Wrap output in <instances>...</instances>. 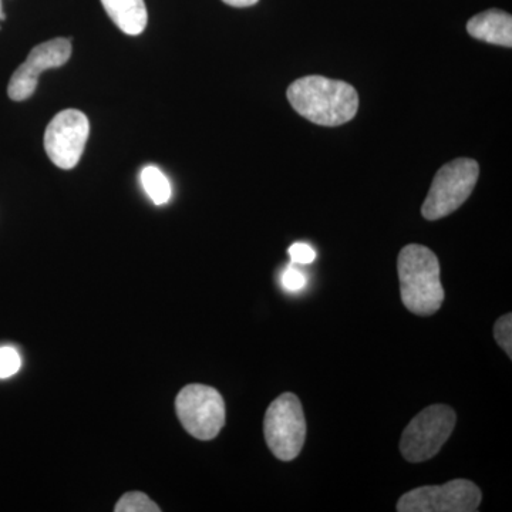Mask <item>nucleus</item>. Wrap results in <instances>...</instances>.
<instances>
[{
  "label": "nucleus",
  "mask_w": 512,
  "mask_h": 512,
  "mask_svg": "<svg viewBox=\"0 0 512 512\" xmlns=\"http://www.w3.org/2000/svg\"><path fill=\"white\" fill-rule=\"evenodd\" d=\"M178 419L195 439H215L225 424V403L218 390L205 384H190L175 400Z\"/></svg>",
  "instance_id": "423d86ee"
},
{
  "label": "nucleus",
  "mask_w": 512,
  "mask_h": 512,
  "mask_svg": "<svg viewBox=\"0 0 512 512\" xmlns=\"http://www.w3.org/2000/svg\"><path fill=\"white\" fill-rule=\"evenodd\" d=\"M494 338L498 345L504 349L508 357H512V315L501 316L494 325Z\"/></svg>",
  "instance_id": "2eb2a0df"
},
{
  "label": "nucleus",
  "mask_w": 512,
  "mask_h": 512,
  "mask_svg": "<svg viewBox=\"0 0 512 512\" xmlns=\"http://www.w3.org/2000/svg\"><path fill=\"white\" fill-rule=\"evenodd\" d=\"M480 488L473 481L453 480L443 485H427L402 495L399 512H476L481 504Z\"/></svg>",
  "instance_id": "0eeeda50"
},
{
  "label": "nucleus",
  "mask_w": 512,
  "mask_h": 512,
  "mask_svg": "<svg viewBox=\"0 0 512 512\" xmlns=\"http://www.w3.org/2000/svg\"><path fill=\"white\" fill-rule=\"evenodd\" d=\"M288 252L292 264L295 265H309L316 259L315 249L309 247L308 244H303V242H296L289 248Z\"/></svg>",
  "instance_id": "dca6fc26"
},
{
  "label": "nucleus",
  "mask_w": 512,
  "mask_h": 512,
  "mask_svg": "<svg viewBox=\"0 0 512 512\" xmlns=\"http://www.w3.org/2000/svg\"><path fill=\"white\" fill-rule=\"evenodd\" d=\"M288 100L296 113L319 126L348 123L359 109L355 87L323 76H306L289 86Z\"/></svg>",
  "instance_id": "f257e3e1"
},
{
  "label": "nucleus",
  "mask_w": 512,
  "mask_h": 512,
  "mask_svg": "<svg viewBox=\"0 0 512 512\" xmlns=\"http://www.w3.org/2000/svg\"><path fill=\"white\" fill-rule=\"evenodd\" d=\"M90 134L89 119L79 110H64L50 121L45 133L47 157L56 167L72 170L79 164Z\"/></svg>",
  "instance_id": "6e6552de"
},
{
  "label": "nucleus",
  "mask_w": 512,
  "mask_h": 512,
  "mask_svg": "<svg viewBox=\"0 0 512 512\" xmlns=\"http://www.w3.org/2000/svg\"><path fill=\"white\" fill-rule=\"evenodd\" d=\"M306 284L305 275L296 268L295 264L289 265L282 274V285L286 291L296 292L301 291Z\"/></svg>",
  "instance_id": "f3484780"
},
{
  "label": "nucleus",
  "mask_w": 512,
  "mask_h": 512,
  "mask_svg": "<svg viewBox=\"0 0 512 512\" xmlns=\"http://www.w3.org/2000/svg\"><path fill=\"white\" fill-rule=\"evenodd\" d=\"M266 444L276 458L292 461L301 453L306 439V420L301 400L284 393L271 403L265 414Z\"/></svg>",
  "instance_id": "39448f33"
},
{
  "label": "nucleus",
  "mask_w": 512,
  "mask_h": 512,
  "mask_svg": "<svg viewBox=\"0 0 512 512\" xmlns=\"http://www.w3.org/2000/svg\"><path fill=\"white\" fill-rule=\"evenodd\" d=\"M116 512H160L154 501H151L146 494L143 493H127L121 497L119 503L114 507Z\"/></svg>",
  "instance_id": "ddd939ff"
},
{
  "label": "nucleus",
  "mask_w": 512,
  "mask_h": 512,
  "mask_svg": "<svg viewBox=\"0 0 512 512\" xmlns=\"http://www.w3.org/2000/svg\"><path fill=\"white\" fill-rule=\"evenodd\" d=\"M140 180L144 191L147 192L154 204L164 205L170 201L173 190H171L170 181L160 168L154 167V165L144 167L140 174Z\"/></svg>",
  "instance_id": "f8f14e48"
},
{
  "label": "nucleus",
  "mask_w": 512,
  "mask_h": 512,
  "mask_svg": "<svg viewBox=\"0 0 512 512\" xmlns=\"http://www.w3.org/2000/svg\"><path fill=\"white\" fill-rule=\"evenodd\" d=\"M480 175L477 161L457 158L437 171L421 214L426 220L436 221L453 214L474 191Z\"/></svg>",
  "instance_id": "7ed1b4c3"
},
{
  "label": "nucleus",
  "mask_w": 512,
  "mask_h": 512,
  "mask_svg": "<svg viewBox=\"0 0 512 512\" xmlns=\"http://www.w3.org/2000/svg\"><path fill=\"white\" fill-rule=\"evenodd\" d=\"M403 305L414 315H434L444 302L440 262L431 249L410 244L397 259Z\"/></svg>",
  "instance_id": "f03ea898"
},
{
  "label": "nucleus",
  "mask_w": 512,
  "mask_h": 512,
  "mask_svg": "<svg viewBox=\"0 0 512 512\" xmlns=\"http://www.w3.org/2000/svg\"><path fill=\"white\" fill-rule=\"evenodd\" d=\"M467 32L490 45L512 46V18L503 10L490 9L468 20Z\"/></svg>",
  "instance_id": "9d476101"
},
{
  "label": "nucleus",
  "mask_w": 512,
  "mask_h": 512,
  "mask_svg": "<svg viewBox=\"0 0 512 512\" xmlns=\"http://www.w3.org/2000/svg\"><path fill=\"white\" fill-rule=\"evenodd\" d=\"M222 2L227 3L229 6H234V8H249V6H254L259 0H222Z\"/></svg>",
  "instance_id": "a211bd4d"
},
{
  "label": "nucleus",
  "mask_w": 512,
  "mask_h": 512,
  "mask_svg": "<svg viewBox=\"0 0 512 512\" xmlns=\"http://www.w3.org/2000/svg\"><path fill=\"white\" fill-rule=\"evenodd\" d=\"M72 56V43L69 39L57 37L36 46L25 63L13 73L8 86V94L13 101L28 100L36 92L40 74L57 69L69 62Z\"/></svg>",
  "instance_id": "1a4fd4ad"
},
{
  "label": "nucleus",
  "mask_w": 512,
  "mask_h": 512,
  "mask_svg": "<svg viewBox=\"0 0 512 512\" xmlns=\"http://www.w3.org/2000/svg\"><path fill=\"white\" fill-rule=\"evenodd\" d=\"M114 25L128 36H138L147 26L148 13L144 0H101Z\"/></svg>",
  "instance_id": "9b49d317"
},
{
  "label": "nucleus",
  "mask_w": 512,
  "mask_h": 512,
  "mask_svg": "<svg viewBox=\"0 0 512 512\" xmlns=\"http://www.w3.org/2000/svg\"><path fill=\"white\" fill-rule=\"evenodd\" d=\"M457 416L446 404H433L417 414L403 431L400 451L409 463L436 456L456 427Z\"/></svg>",
  "instance_id": "20e7f679"
},
{
  "label": "nucleus",
  "mask_w": 512,
  "mask_h": 512,
  "mask_svg": "<svg viewBox=\"0 0 512 512\" xmlns=\"http://www.w3.org/2000/svg\"><path fill=\"white\" fill-rule=\"evenodd\" d=\"M22 366V359L18 350L10 348V346H3L0 348V379H9L19 372Z\"/></svg>",
  "instance_id": "4468645a"
}]
</instances>
